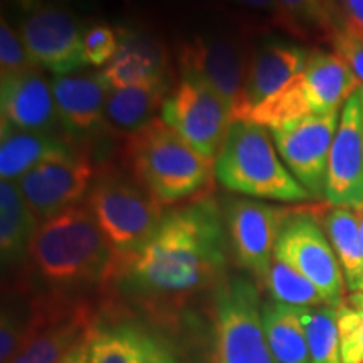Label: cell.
I'll list each match as a JSON object with an SVG mask.
<instances>
[{
    "label": "cell",
    "instance_id": "6da1fadb",
    "mask_svg": "<svg viewBox=\"0 0 363 363\" xmlns=\"http://www.w3.org/2000/svg\"><path fill=\"white\" fill-rule=\"evenodd\" d=\"M227 227L212 197L165 212L138 251L115 256L108 284L148 313L169 318L195 294L224 279Z\"/></svg>",
    "mask_w": 363,
    "mask_h": 363
},
{
    "label": "cell",
    "instance_id": "7a4b0ae2",
    "mask_svg": "<svg viewBox=\"0 0 363 363\" xmlns=\"http://www.w3.org/2000/svg\"><path fill=\"white\" fill-rule=\"evenodd\" d=\"M115 252L91 216L76 206L40 222L27 257L30 289L67 303H84L81 294L110 281Z\"/></svg>",
    "mask_w": 363,
    "mask_h": 363
},
{
    "label": "cell",
    "instance_id": "3957f363",
    "mask_svg": "<svg viewBox=\"0 0 363 363\" xmlns=\"http://www.w3.org/2000/svg\"><path fill=\"white\" fill-rule=\"evenodd\" d=\"M125 158L133 179L162 206L201 194L216 174V160L201 155L162 118L126 136Z\"/></svg>",
    "mask_w": 363,
    "mask_h": 363
},
{
    "label": "cell",
    "instance_id": "277c9868",
    "mask_svg": "<svg viewBox=\"0 0 363 363\" xmlns=\"http://www.w3.org/2000/svg\"><path fill=\"white\" fill-rule=\"evenodd\" d=\"M214 175L225 190L247 197L279 202H305L311 197L278 157L271 131L252 121L230 125Z\"/></svg>",
    "mask_w": 363,
    "mask_h": 363
},
{
    "label": "cell",
    "instance_id": "5b68a950",
    "mask_svg": "<svg viewBox=\"0 0 363 363\" xmlns=\"http://www.w3.org/2000/svg\"><path fill=\"white\" fill-rule=\"evenodd\" d=\"M362 88L360 81L337 52L316 49L310 52L305 69L283 89L257 104L249 113L247 121L272 130L306 116L325 115L340 110Z\"/></svg>",
    "mask_w": 363,
    "mask_h": 363
},
{
    "label": "cell",
    "instance_id": "8992f818",
    "mask_svg": "<svg viewBox=\"0 0 363 363\" xmlns=\"http://www.w3.org/2000/svg\"><path fill=\"white\" fill-rule=\"evenodd\" d=\"M211 363H279L266 340L259 288L246 276L214 288Z\"/></svg>",
    "mask_w": 363,
    "mask_h": 363
},
{
    "label": "cell",
    "instance_id": "52a82bcc",
    "mask_svg": "<svg viewBox=\"0 0 363 363\" xmlns=\"http://www.w3.org/2000/svg\"><path fill=\"white\" fill-rule=\"evenodd\" d=\"M84 206L115 256L138 251L165 216L162 203L147 189L113 170L94 179Z\"/></svg>",
    "mask_w": 363,
    "mask_h": 363
},
{
    "label": "cell",
    "instance_id": "ba28073f",
    "mask_svg": "<svg viewBox=\"0 0 363 363\" xmlns=\"http://www.w3.org/2000/svg\"><path fill=\"white\" fill-rule=\"evenodd\" d=\"M252 51L225 34L195 35L179 49L182 78L206 83L227 104L234 121L246 120V81Z\"/></svg>",
    "mask_w": 363,
    "mask_h": 363
},
{
    "label": "cell",
    "instance_id": "9c48e42d",
    "mask_svg": "<svg viewBox=\"0 0 363 363\" xmlns=\"http://www.w3.org/2000/svg\"><path fill=\"white\" fill-rule=\"evenodd\" d=\"M162 120L201 155L216 160L234 123L227 104L206 83L182 78L165 98Z\"/></svg>",
    "mask_w": 363,
    "mask_h": 363
},
{
    "label": "cell",
    "instance_id": "30bf717a",
    "mask_svg": "<svg viewBox=\"0 0 363 363\" xmlns=\"http://www.w3.org/2000/svg\"><path fill=\"white\" fill-rule=\"evenodd\" d=\"M274 257L310 279L328 306L338 308L343 301L342 266L315 217L308 214L286 216L276 242Z\"/></svg>",
    "mask_w": 363,
    "mask_h": 363
},
{
    "label": "cell",
    "instance_id": "8fae6325",
    "mask_svg": "<svg viewBox=\"0 0 363 363\" xmlns=\"http://www.w3.org/2000/svg\"><path fill=\"white\" fill-rule=\"evenodd\" d=\"M96 179L89 157L74 148L40 162L17 180L27 206L39 224L79 206Z\"/></svg>",
    "mask_w": 363,
    "mask_h": 363
},
{
    "label": "cell",
    "instance_id": "7c38bea8",
    "mask_svg": "<svg viewBox=\"0 0 363 363\" xmlns=\"http://www.w3.org/2000/svg\"><path fill=\"white\" fill-rule=\"evenodd\" d=\"M340 115L342 111L333 110L269 130L281 160L311 197H325L330 150Z\"/></svg>",
    "mask_w": 363,
    "mask_h": 363
},
{
    "label": "cell",
    "instance_id": "4fadbf2b",
    "mask_svg": "<svg viewBox=\"0 0 363 363\" xmlns=\"http://www.w3.org/2000/svg\"><path fill=\"white\" fill-rule=\"evenodd\" d=\"M27 51L39 69L66 76L86 66L84 30L74 12L61 6H40L19 27Z\"/></svg>",
    "mask_w": 363,
    "mask_h": 363
},
{
    "label": "cell",
    "instance_id": "5bb4252c",
    "mask_svg": "<svg viewBox=\"0 0 363 363\" xmlns=\"http://www.w3.org/2000/svg\"><path fill=\"white\" fill-rule=\"evenodd\" d=\"M286 216L284 208L252 199H233L225 207L227 235L235 259L259 283H264L271 269Z\"/></svg>",
    "mask_w": 363,
    "mask_h": 363
},
{
    "label": "cell",
    "instance_id": "9a60e30c",
    "mask_svg": "<svg viewBox=\"0 0 363 363\" xmlns=\"http://www.w3.org/2000/svg\"><path fill=\"white\" fill-rule=\"evenodd\" d=\"M325 197L335 207H363V111L358 91L342 108L330 150Z\"/></svg>",
    "mask_w": 363,
    "mask_h": 363
},
{
    "label": "cell",
    "instance_id": "2e32d148",
    "mask_svg": "<svg viewBox=\"0 0 363 363\" xmlns=\"http://www.w3.org/2000/svg\"><path fill=\"white\" fill-rule=\"evenodd\" d=\"M116 30L118 51L101 71L111 88H169V59L160 40L135 27L123 26Z\"/></svg>",
    "mask_w": 363,
    "mask_h": 363
},
{
    "label": "cell",
    "instance_id": "e0dca14e",
    "mask_svg": "<svg viewBox=\"0 0 363 363\" xmlns=\"http://www.w3.org/2000/svg\"><path fill=\"white\" fill-rule=\"evenodd\" d=\"M52 94L61 128L72 138H86L104 125L111 86L103 72L54 76Z\"/></svg>",
    "mask_w": 363,
    "mask_h": 363
},
{
    "label": "cell",
    "instance_id": "ac0fdd59",
    "mask_svg": "<svg viewBox=\"0 0 363 363\" xmlns=\"http://www.w3.org/2000/svg\"><path fill=\"white\" fill-rule=\"evenodd\" d=\"M0 110L2 123L16 130L56 133L61 126L52 84L40 69L0 79Z\"/></svg>",
    "mask_w": 363,
    "mask_h": 363
},
{
    "label": "cell",
    "instance_id": "d6986e66",
    "mask_svg": "<svg viewBox=\"0 0 363 363\" xmlns=\"http://www.w3.org/2000/svg\"><path fill=\"white\" fill-rule=\"evenodd\" d=\"M308 57L310 52L305 48L281 40L254 49L246 81V120L257 104L283 89L305 69Z\"/></svg>",
    "mask_w": 363,
    "mask_h": 363
},
{
    "label": "cell",
    "instance_id": "ffe728a7",
    "mask_svg": "<svg viewBox=\"0 0 363 363\" xmlns=\"http://www.w3.org/2000/svg\"><path fill=\"white\" fill-rule=\"evenodd\" d=\"M96 320L88 303L57 311L12 363H57L71 348L89 337Z\"/></svg>",
    "mask_w": 363,
    "mask_h": 363
},
{
    "label": "cell",
    "instance_id": "44dd1931",
    "mask_svg": "<svg viewBox=\"0 0 363 363\" xmlns=\"http://www.w3.org/2000/svg\"><path fill=\"white\" fill-rule=\"evenodd\" d=\"M39 227L17 182H0V254L4 269L27 266L29 247Z\"/></svg>",
    "mask_w": 363,
    "mask_h": 363
},
{
    "label": "cell",
    "instance_id": "7402d4cb",
    "mask_svg": "<svg viewBox=\"0 0 363 363\" xmlns=\"http://www.w3.org/2000/svg\"><path fill=\"white\" fill-rule=\"evenodd\" d=\"M69 150H72L71 145L56 133L16 130L2 123L0 177L2 180L16 182L40 162Z\"/></svg>",
    "mask_w": 363,
    "mask_h": 363
},
{
    "label": "cell",
    "instance_id": "603a6c76",
    "mask_svg": "<svg viewBox=\"0 0 363 363\" xmlns=\"http://www.w3.org/2000/svg\"><path fill=\"white\" fill-rule=\"evenodd\" d=\"M167 86L155 88H111L104 108V126L118 135L130 136L155 120L162 110Z\"/></svg>",
    "mask_w": 363,
    "mask_h": 363
},
{
    "label": "cell",
    "instance_id": "cb8c5ba5",
    "mask_svg": "<svg viewBox=\"0 0 363 363\" xmlns=\"http://www.w3.org/2000/svg\"><path fill=\"white\" fill-rule=\"evenodd\" d=\"M262 326L269 348L279 363H310L306 331L294 306L262 303Z\"/></svg>",
    "mask_w": 363,
    "mask_h": 363
},
{
    "label": "cell",
    "instance_id": "d4e9b609",
    "mask_svg": "<svg viewBox=\"0 0 363 363\" xmlns=\"http://www.w3.org/2000/svg\"><path fill=\"white\" fill-rule=\"evenodd\" d=\"M323 225L333 244L345 283L353 291L363 288V254L360 240V222L357 212L347 207H335L325 214Z\"/></svg>",
    "mask_w": 363,
    "mask_h": 363
},
{
    "label": "cell",
    "instance_id": "484cf974",
    "mask_svg": "<svg viewBox=\"0 0 363 363\" xmlns=\"http://www.w3.org/2000/svg\"><path fill=\"white\" fill-rule=\"evenodd\" d=\"M138 362V320L136 318H101L88 337V363Z\"/></svg>",
    "mask_w": 363,
    "mask_h": 363
},
{
    "label": "cell",
    "instance_id": "4316f807",
    "mask_svg": "<svg viewBox=\"0 0 363 363\" xmlns=\"http://www.w3.org/2000/svg\"><path fill=\"white\" fill-rule=\"evenodd\" d=\"M296 310L306 331L310 363H343L337 308L321 305Z\"/></svg>",
    "mask_w": 363,
    "mask_h": 363
},
{
    "label": "cell",
    "instance_id": "83f0119b",
    "mask_svg": "<svg viewBox=\"0 0 363 363\" xmlns=\"http://www.w3.org/2000/svg\"><path fill=\"white\" fill-rule=\"evenodd\" d=\"M266 289L271 294V299L283 303V305L294 308H310L326 305L321 298L320 291L310 279L305 278L301 272H298L286 262L279 259H272L271 269L267 272L264 283Z\"/></svg>",
    "mask_w": 363,
    "mask_h": 363
},
{
    "label": "cell",
    "instance_id": "f1b7e54d",
    "mask_svg": "<svg viewBox=\"0 0 363 363\" xmlns=\"http://www.w3.org/2000/svg\"><path fill=\"white\" fill-rule=\"evenodd\" d=\"M278 4L291 24L294 38L308 39L316 34V38L333 40L338 29H335L330 9L321 0H278Z\"/></svg>",
    "mask_w": 363,
    "mask_h": 363
},
{
    "label": "cell",
    "instance_id": "f546056e",
    "mask_svg": "<svg viewBox=\"0 0 363 363\" xmlns=\"http://www.w3.org/2000/svg\"><path fill=\"white\" fill-rule=\"evenodd\" d=\"M343 363L363 362V291H353L337 308Z\"/></svg>",
    "mask_w": 363,
    "mask_h": 363
},
{
    "label": "cell",
    "instance_id": "4dcf8cb0",
    "mask_svg": "<svg viewBox=\"0 0 363 363\" xmlns=\"http://www.w3.org/2000/svg\"><path fill=\"white\" fill-rule=\"evenodd\" d=\"M182 363L180 350L163 323L138 320V362Z\"/></svg>",
    "mask_w": 363,
    "mask_h": 363
},
{
    "label": "cell",
    "instance_id": "1f68e13d",
    "mask_svg": "<svg viewBox=\"0 0 363 363\" xmlns=\"http://www.w3.org/2000/svg\"><path fill=\"white\" fill-rule=\"evenodd\" d=\"M35 69L39 67L27 51L19 30L13 29L2 16L0 21V76L2 78L0 79L22 76Z\"/></svg>",
    "mask_w": 363,
    "mask_h": 363
},
{
    "label": "cell",
    "instance_id": "d6a6232c",
    "mask_svg": "<svg viewBox=\"0 0 363 363\" xmlns=\"http://www.w3.org/2000/svg\"><path fill=\"white\" fill-rule=\"evenodd\" d=\"M118 30L106 22H94L83 35L86 65L106 66L118 51Z\"/></svg>",
    "mask_w": 363,
    "mask_h": 363
},
{
    "label": "cell",
    "instance_id": "836d02e7",
    "mask_svg": "<svg viewBox=\"0 0 363 363\" xmlns=\"http://www.w3.org/2000/svg\"><path fill=\"white\" fill-rule=\"evenodd\" d=\"M230 2L249 13V30H264L267 27H276L293 35L291 24L286 19L278 0H230Z\"/></svg>",
    "mask_w": 363,
    "mask_h": 363
},
{
    "label": "cell",
    "instance_id": "e575fe53",
    "mask_svg": "<svg viewBox=\"0 0 363 363\" xmlns=\"http://www.w3.org/2000/svg\"><path fill=\"white\" fill-rule=\"evenodd\" d=\"M333 48L363 86V40L353 39L342 30H337L333 38Z\"/></svg>",
    "mask_w": 363,
    "mask_h": 363
},
{
    "label": "cell",
    "instance_id": "d590c367",
    "mask_svg": "<svg viewBox=\"0 0 363 363\" xmlns=\"http://www.w3.org/2000/svg\"><path fill=\"white\" fill-rule=\"evenodd\" d=\"M342 33L363 40V0H342Z\"/></svg>",
    "mask_w": 363,
    "mask_h": 363
},
{
    "label": "cell",
    "instance_id": "8d00e7d4",
    "mask_svg": "<svg viewBox=\"0 0 363 363\" xmlns=\"http://www.w3.org/2000/svg\"><path fill=\"white\" fill-rule=\"evenodd\" d=\"M57 363H88V338L71 348Z\"/></svg>",
    "mask_w": 363,
    "mask_h": 363
},
{
    "label": "cell",
    "instance_id": "74e56055",
    "mask_svg": "<svg viewBox=\"0 0 363 363\" xmlns=\"http://www.w3.org/2000/svg\"><path fill=\"white\" fill-rule=\"evenodd\" d=\"M2 6L13 7V9H17V11L24 12L27 16V13L35 11V9L43 6V4H40V0H2Z\"/></svg>",
    "mask_w": 363,
    "mask_h": 363
},
{
    "label": "cell",
    "instance_id": "f35d334b",
    "mask_svg": "<svg viewBox=\"0 0 363 363\" xmlns=\"http://www.w3.org/2000/svg\"><path fill=\"white\" fill-rule=\"evenodd\" d=\"M357 216H358V222H360V240H362V254H363V207L357 208Z\"/></svg>",
    "mask_w": 363,
    "mask_h": 363
},
{
    "label": "cell",
    "instance_id": "ab89813d",
    "mask_svg": "<svg viewBox=\"0 0 363 363\" xmlns=\"http://www.w3.org/2000/svg\"><path fill=\"white\" fill-rule=\"evenodd\" d=\"M182 4H187V6H199V4L207 2V0H179Z\"/></svg>",
    "mask_w": 363,
    "mask_h": 363
},
{
    "label": "cell",
    "instance_id": "60d3db41",
    "mask_svg": "<svg viewBox=\"0 0 363 363\" xmlns=\"http://www.w3.org/2000/svg\"><path fill=\"white\" fill-rule=\"evenodd\" d=\"M358 93H360V99H362V111H363V88L358 91Z\"/></svg>",
    "mask_w": 363,
    "mask_h": 363
},
{
    "label": "cell",
    "instance_id": "b9f144b4",
    "mask_svg": "<svg viewBox=\"0 0 363 363\" xmlns=\"http://www.w3.org/2000/svg\"><path fill=\"white\" fill-rule=\"evenodd\" d=\"M321 2H323V4H325V6H326V7H328V4H330V0H321ZM328 9H330V7H328Z\"/></svg>",
    "mask_w": 363,
    "mask_h": 363
},
{
    "label": "cell",
    "instance_id": "7bdbcfd3",
    "mask_svg": "<svg viewBox=\"0 0 363 363\" xmlns=\"http://www.w3.org/2000/svg\"><path fill=\"white\" fill-rule=\"evenodd\" d=\"M362 363H363V362H362Z\"/></svg>",
    "mask_w": 363,
    "mask_h": 363
}]
</instances>
